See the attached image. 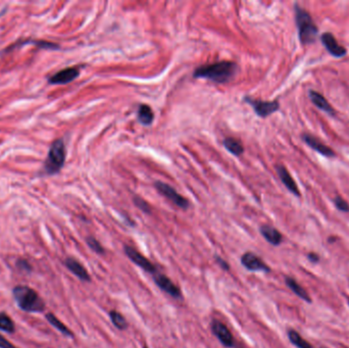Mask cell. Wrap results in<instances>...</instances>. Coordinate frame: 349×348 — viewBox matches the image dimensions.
Here are the masks:
<instances>
[{"label": "cell", "mask_w": 349, "mask_h": 348, "mask_svg": "<svg viewBox=\"0 0 349 348\" xmlns=\"http://www.w3.org/2000/svg\"><path fill=\"white\" fill-rule=\"evenodd\" d=\"M134 203H135V205H136L139 209H141L142 211H144V212H146V213H150V212H151V207H150V205H149L145 200H143L142 198H140V197H134Z\"/></svg>", "instance_id": "cell-27"}, {"label": "cell", "mask_w": 349, "mask_h": 348, "mask_svg": "<svg viewBox=\"0 0 349 348\" xmlns=\"http://www.w3.org/2000/svg\"><path fill=\"white\" fill-rule=\"evenodd\" d=\"M285 284L287 287L292 291L296 296H298L300 299L304 300L308 303H312V298L310 294L307 292V290L292 277L286 276L285 277Z\"/></svg>", "instance_id": "cell-18"}, {"label": "cell", "mask_w": 349, "mask_h": 348, "mask_svg": "<svg viewBox=\"0 0 349 348\" xmlns=\"http://www.w3.org/2000/svg\"><path fill=\"white\" fill-rule=\"evenodd\" d=\"M301 139L309 147H311L313 150L319 152L320 154H322V155H324L326 157H329V158H332V157L336 156L334 150L332 148H330L328 145L324 144L317 137H315V136H313V135H311L309 133H303L301 135Z\"/></svg>", "instance_id": "cell-12"}, {"label": "cell", "mask_w": 349, "mask_h": 348, "mask_svg": "<svg viewBox=\"0 0 349 348\" xmlns=\"http://www.w3.org/2000/svg\"><path fill=\"white\" fill-rule=\"evenodd\" d=\"M109 318H110V321L112 323V325L116 328V329H119L121 331H125L127 328H128V323H127V320L126 318L118 311H110L109 312Z\"/></svg>", "instance_id": "cell-23"}, {"label": "cell", "mask_w": 349, "mask_h": 348, "mask_svg": "<svg viewBox=\"0 0 349 348\" xmlns=\"http://www.w3.org/2000/svg\"><path fill=\"white\" fill-rule=\"evenodd\" d=\"M321 348H326V347H321Z\"/></svg>", "instance_id": "cell-34"}, {"label": "cell", "mask_w": 349, "mask_h": 348, "mask_svg": "<svg viewBox=\"0 0 349 348\" xmlns=\"http://www.w3.org/2000/svg\"><path fill=\"white\" fill-rule=\"evenodd\" d=\"M156 190L162 194L165 198H167L169 201H171L174 205L182 208L187 209L190 206V202L188 199L183 197L181 194H179L176 190H174L171 186L162 183V182H155L154 184Z\"/></svg>", "instance_id": "cell-6"}, {"label": "cell", "mask_w": 349, "mask_h": 348, "mask_svg": "<svg viewBox=\"0 0 349 348\" xmlns=\"http://www.w3.org/2000/svg\"><path fill=\"white\" fill-rule=\"evenodd\" d=\"M17 267L24 272H31L32 271V266L26 259H19L17 263Z\"/></svg>", "instance_id": "cell-29"}, {"label": "cell", "mask_w": 349, "mask_h": 348, "mask_svg": "<svg viewBox=\"0 0 349 348\" xmlns=\"http://www.w3.org/2000/svg\"><path fill=\"white\" fill-rule=\"evenodd\" d=\"M137 117H138V121L142 125L149 126L153 122L154 114H153V111H152V109H151V107L149 105L141 104L139 106V108H138Z\"/></svg>", "instance_id": "cell-19"}, {"label": "cell", "mask_w": 349, "mask_h": 348, "mask_svg": "<svg viewBox=\"0 0 349 348\" xmlns=\"http://www.w3.org/2000/svg\"><path fill=\"white\" fill-rule=\"evenodd\" d=\"M210 329L213 336L217 338L222 345H224L227 348H234V337H233V334L231 333L230 329L224 323H222L219 320H212L210 324Z\"/></svg>", "instance_id": "cell-8"}, {"label": "cell", "mask_w": 349, "mask_h": 348, "mask_svg": "<svg viewBox=\"0 0 349 348\" xmlns=\"http://www.w3.org/2000/svg\"><path fill=\"white\" fill-rule=\"evenodd\" d=\"M0 348H18L10 341H8L3 335H0Z\"/></svg>", "instance_id": "cell-30"}, {"label": "cell", "mask_w": 349, "mask_h": 348, "mask_svg": "<svg viewBox=\"0 0 349 348\" xmlns=\"http://www.w3.org/2000/svg\"><path fill=\"white\" fill-rule=\"evenodd\" d=\"M259 232H260V234L261 236L272 245L274 246H278L282 243L283 241V236L282 234L280 233V232L270 226V225H263L260 228H259Z\"/></svg>", "instance_id": "cell-17"}, {"label": "cell", "mask_w": 349, "mask_h": 348, "mask_svg": "<svg viewBox=\"0 0 349 348\" xmlns=\"http://www.w3.org/2000/svg\"><path fill=\"white\" fill-rule=\"evenodd\" d=\"M289 341L297 348H315L309 341H307L297 331L290 329L287 333Z\"/></svg>", "instance_id": "cell-20"}, {"label": "cell", "mask_w": 349, "mask_h": 348, "mask_svg": "<svg viewBox=\"0 0 349 348\" xmlns=\"http://www.w3.org/2000/svg\"><path fill=\"white\" fill-rule=\"evenodd\" d=\"M65 266L71 273H73L81 281H83V282H90L91 281V277H90L88 271L86 270V268H84V266L79 260H77L76 258L68 257L65 260Z\"/></svg>", "instance_id": "cell-15"}, {"label": "cell", "mask_w": 349, "mask_h": 348, "mask_svg": "<svg viewBox=\"0 0 349 348\" xmlns=\"http://www.w3.org/2000/svg\"><path fill=\"white\" fill-rule=\"evenodd\" d=\"M86 242H87V245L90 247V249L92 251H94V252H96L98 254H104L105 253L104 247L100 244V242L96 238H94L92 236L87 237L86 238Z\"/></svg>", "instance_id": "cell-25"}, {"label": "cell", "mask_w": 349, "mask_h": 348, "mask_svg": "<svg viewBox=\"0 0 349 348\" xmlns=\"http://www.w3.org/2000/svg\"><path fill=\"white\" fill-rule=\"evenodd\" d=\"M13 295L18 307L27 313H42L45 310V302L34 289L19 285L14 288Z\"/></svg>", "instance_id": "cell-2"}, {"label": "cell", "mask_w": 349, "mask_h": 348, "mask_svg": "<svg viewBox=\"0 0 349 348\" xmlns=\"http://www.w3.org/2000/svg\"><path fill=\"white\" fill-rule=\"evenodd\" d=\"M45 318L51 326H53L55 329H57L62 334H64L67 337H74V333L64 323H62L60 320H58L53 314L49 313L45 316Z\"/></svg>", "instance_id": "cell-22"}, {"label": "cell", "mask_w": 349, "mask_h": 348, "mask_svg": "<svg viewBox=\"0 0 349 348\" xmlns=\"http://www.w3.org/2000/svg\"><path fill=\"white\" fill-rule=\"evenodd\" d=\"M244 100L252 106L256 114L260 118H268L269 115L273 114L274 112L280 109V103L278 100L264 101V100L252 99L250 97H245Z\"/></svg>", "instance_id": "cell-9"}, {"label": "cell", "mask_w": 349, "mask_h": 348, "mask_svg": "<svg viewBox=\"0 0 349 348\" xmlns=\"http://www.w3.org/2000/svg\"><path fill=\"white\" fill-rule=\"evenodd\" d=\"M308 259L313 264H318L320 262V255L316 252H310L308 254Z\"/></svg>", "instance_id": "cell-31"}, {"label": "cell", "mask_w": 349, "mask_h": 348, "mask_svg": "<svg viewBox=\"0 0 349 348\" xmlns=\"http://www.w3.org/2000/svg\"><path fill=\"white\" fill-rule=\"evenodd\" d=\"M124 252L132 263H134L136 266H138L148 274H151L153 276L158 272L157 267L134 247L130 245H124Z\"/></svg>", "instance_id": "cell-5"}, {"label": "cell", "mask_w": 349, "mask_h": 348, "mask_svg": "<svg viewBox=\"0 0 349 348\" xmlns=\"http://www.w3.org/2000/svg\"><path fill=\"white\" fill-rule=\"evenodd\" d=\"M214 260H215L216 264L221 267L222 270H224V271H230V265H229V263H228L227 260H225L223 257H221L220 255L215 254V255H214Z\"/></svg>", "instance_id": "cell-28"}, {"label": "cell", "mask_w": 349, "mask_h": 348, "mask_svg": "<svg viewBox=\"0 0 349 348\" xmlns=\"http://www.w3.org/2000/svg\"><path fill=\"white\" fill-rule=\"evenodd\" d=\"M295 22L298 30L299 41L302 45L314 44L317 41L319 28L316 26L312 16L306 10L295 5Z\"/></svg>", "instance_id": "cell-3"}, {"label": "cell", "mask_w": 349, "mask_h": 348, "mask_svg": "<svg viewBox=\"0 0 349 348\" xmlns=\"http://www.w3.org/2000/svg\"><path fill=\"white\" fill-rule=\"evenodd\" d=\"M276 170H277V173H278V176H279L281 182L285 185V187H286L291 193L294 194L296 197H300V192H299L298 186H297V184L295 183V181L293 180V178L291 177V175H290V172L288 171V169H287L284 165L279 164V165H277Z\"/></svg>", "instance_id": "cell-14"}, {"label": "cell", "mask_w": 349, "mask_h": 348, "mask_svg": "<svg viewBox=\"0 0 349 348\" xmlns=\"http://www.w3.org/2000/svg\"><path fill=\"white\" fill-rule=\"evenodd\" d=\"M224 146L229 152H231L232 154H234L236 156H240L244 152V147H243L242 142L235 138H226L224 140Z\"/></svg>", "instance_id": "cell-21"}, {"label": "cell", "mask_w": 349, "mask_h": 348, "mask_svg": "<svg viewBox=\"0 0 349 348\" xmlns=\"http://www.w3.org/2000/svg\"><path fill=\"white\" fill-rule=\"evenodd\" d=\"M334 204L338 210L342 212H349V204L341 196H336L334 198Z\"/></svg>", "instance_id": "cell-26"}, {"label": "cell", "mask_w": 349, "mask_h": 348, "mask_svg": "<svg viewBox=\"0 0 349 348\" xmlns=\"http://www.w3.org/2000/svg\"><path fill=\"white\" fill-rule=\"evenodd\" d=\"M238 71V67L233 62H219L210 65L198 67L194 73V78L207 79L214 83H227L231 81Z\"/></svg>", "instance_id": "cell-1"}, {"label": "cell", "mask_w": 349, "mask_h": 348, "mask_svg": "<svg viewBox=\"0 0 349 348\" xmlns=\"http://www.w3.org/2000/svg\"><path fill=\"white\" fill-rule=\"evenodd\" d=\"M0 330L10 334H13L16 330L14 321L11 319V317L4 313H0Z\"/></svg>", "instance_id": "cell-24"}, {"label": "cell", "mask_w": 349, "mask_h": 348, "mask_svg": "<svg viewBox=\"0 0 349 348\" xmlns=\"http://www.w3.org/2000/svg\"><path fill=\"white\" fill-rule=\"evenodd\" d=\"M240 262L241 265L249 272L270 273L272 271L271 268L257 254L251 251H247L244 254H242Z\"/></svg>", "instance_id": "cell-10"}, {"label": "cell", "mask_w": 349, "mask_h": 348, "mask_svg": "<svg viewBox=\"0 0 349 348\" xmlns=\"http://www.w3.org/2000/svg\"><path fill=\"white\" fill-rule=\"evenodd\" d=\"M321 42L326 48V50L332 56L337 57V59H340V57H343L347 54V49L344 46L340 45L338 41L336 40V38L334 37V35L330 32L324 33L321 36Z\"/></svg>", "instance_id": "cell-11"}, {"label": "cell", "mask_w": 349, "mask_h": 348, "mask_svg": "<svg viewBox=\"0 0 349 348\" xmlns=\"http://www.w3.org/2000/svg\"><path fill=\"white\" fill-rule=\"evenodd\" d=\"M347 303H348V307H349V298L347 299Z\"/></svg>", "instance_id": "cell-32"}, {"label": "cell", "mask_w": 349, "mask_h": 348, "mask_svg": "<svg viewBox=\"0 0 349 348\" xmlns=\"http://www.w3.org/2000/svg\"><path fill=\"white\" fill-rule=\"evenodd\" d=\"M143 348H147V347H146V346H144V347H143Z\"/></svg>", "instance_id": "cell-33"}, {"label": "cell", "mask_w": 349, "mask_h": 348, "mask_svg": "<svg viewBox=\"0 0 349 348\" xmlns=\"http://www.w3.org/2000/svg\"><path fill=\"white\" fill-rule=\"evenodd\" d=\"M309 97L311 101L315 104L316 107L321 109L322 111L328 113L331 117H335L336 115V110L332 107L330 102L322 95L321 93L315 91V90H310L309 91Z\"/></svg>", "instance_id": "cell-16"}, {"label": "cell", "mask_w": 349, "mask_h": 348, "mask_svg": "<svg viewBox=\"0 0 349 348\" xmlns=\"http://www.w3.org/2000/svg\"><path fill=\"white\" fill-rule=\"evenodd\" d=\"M153 281L159 289H161L163 292H165L172 298H176V299L183 298L181 289L179 288V286L174 284L167 276L157 272L156 274L153 275Z\"/></svg>", "instance_id": "cell-7"}, {"label": "cell", "mask_w": 349, "mask_h": 348, "mask_svg": "<svg viewBox=\"0 0 349 348\" xmlns=\"http://www.w3.org/2000/svg\"><path fill=\"white\" fill-rule=\"evenodd\" d=\"M67 149L63 139L54 140L51 144L47 157L44 161V171L46 175H55L60 171L66 161Z\"/></svg>", "instance_id": "cell-4"}, {"label": "cell", "mask_w": 349, "mask_h": 348, "mask_svg": "<svg viewBox=\"0 0 349 348\" xmlns=\"http://www.w3.org/2000/svg\"><path fill=\"white\" fill-rule=\"evenodd\" d=\"M79 75H80L79 68H76V67L67 68L60 72H57L53 76L49 77L48 82L49 84H52V85H64V84H68L74 81L75 79L79 77Z\"/></svg>", "instance_id": "cell-13"}]
</instances>
